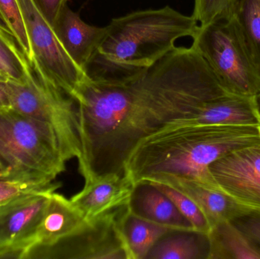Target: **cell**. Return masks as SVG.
<instances>
[{"label": "cell", "instance_id": "6da1fadb", "mask_svg": "<svg viewBox=\"0 0 260 259\" xmlns=\"http://www.w3.org/2000/svg\"><path fill=\"white\" fill-rule=\"evenodd\" d=\"M233 94L191 46L176 47L152 66L120 78H89L79 90L81 155L85 182L124 175L142 140L174 124H186L208 100Z\"/></svg>", "mask_w": 260, "mask_h": 259}, {"label": "cell", "instance_id": "7a4b0ae2", "mask_svg": "<svg viewBox=\"0 0 260 259\" xmlns=\"http://www.w3.org/2000/svg\"><path fill=\"white\" fill-rule=\"evenodd\" d=\"M258 143L260 125H171L135 147L124 174L134 185L164 175L206 181L212 163Z\"/></svg>", "mask_w": 260, "mask_h": 259}, {"label": "cell", "instance_id": "3957f363", "mask_svg": "<svg viewBox=\"0 0 260 259\" xmlns=\"http://www.w3.org/2000/svg\"><path fill=\"white\" fill-rule=\"evenodd\" d=\"M198 25L192 15L168 6L113 18L91 64L101 65L102 69L90 71L88 76L123 77L149 68L175 48L177 40L192 38Z\"/></svg>", "mask_w": 260, "mask_h": 259}, {"label": "cell", "instance_id": "277c9868", "mask_svg": "<svg viewBox=\"0 0 260 259\" xmlns=\"http://www.w3.org/2000/svg\"><path fill=\"white\" fill-rule=\"evenodd\" d=\"M67 160L54 129L11 106L0 108V162L7 176L53 182Z\"/></svg>", "mask_w": 260, "mask_h": 259}, {"label": "cell", "instance_id": "5b68a950", "mask_svg": "<svg viewBox=\"0 0 260 259\" xmlns=\"http://www.w3.org/2000/svg\"><path fill=\"white\" fill-rule=\"evenodd\" d=\"M192 44L224 88L233 94H260V68L230 9L216 21L198 25Z\"/></svg>", "mask_w": 260, "mask_h": 259}, {"label": "cell", "instance_id": "8992f818", "mask_svg": "<svg viewBox=\"0 0 260 259\" xmlns=\"http://www.w3.org/2000/svg\"><path fill=\"white\" fill-rule=\"evenodd\" d=\"M9 106L54 129L67 160L81 155L77 102L40 76L33 67L23 82L7 80Z\"/></svg>", "mask_w": 260, "mask_h": 259}, {"label": "cell", "instance_id": "52a82bcc", "mask_svg": "<svg viewBox=\"0 0 260 259\" xmlns=\"http://www.w3.org/2000/svg\"><path fill=\"white\" fill-rule=\"evenodd\" d=\"M17 1L33 53L30 66L45 80L76 100L79 88L89 76L69 56L31 0Z\"/></svg>", "mask_w": 260, "mask_h": 259}, {"label": "cell", "instance_id": "ba28073f", "mask_svg": "<svg viewBox=\"0 0 260 259\" xmlns=\"http://www.w3.org/2000/svg\"><path fill=\"white\" fill-rule=\"evenodd\" d=\"M86 220L68 237L29 254L43 253L41 258L131 259L120 228L125 205Z\"/></svg>", "mask_w": 260, "mask_h": 259}, {"label": "cell", "instance_id": "9c48e42d", "mask_svg": "<svg viewBox=\"0 0 260 259\" xmlns=\"http://www.w3.org/2000/svg\"><path fill=\"white\" fill-rule=\"evenodd\" d=\"M209 182L250 214L260 216V143L232 152L209 165Z\"/></svg>", "mask_w": 260, "mask_h": 259}, {"label": "cell", "instance_id": "30bf717a", "mask_svg": "<svg viewBox=\"0 0 260 259\" xmlns=\"http://www.w3.org/2000/svg\"><path fill=\"white\" fill-rule=\"evenodd\" d=\"M59 188L31 193L0 206V258H26L50 195Z\"/></svg>", "mask_w": 260, "mask_h": 259}, {"label": "cell", "instance_id": "8fae6325", "mask_svg": "<svg viewBox=\"0 0 260 259\" xmlns=\"http://www.w3.org/2000/svg\"><path fill=\"white\" fill-rule=\"evenodd\" d=\"M142 182L164 184L186 195L200 207L211 228L222 222L234 221L250 214L230 196L206 181L164 175L149 178Z\"/></svg>", "mask_w": 260, "mask_h": 259}, {"label": "cell", "instance_id": "7c38bea8", "mask_svg": "<svg viewBox=\"0 0 260 259\" xmlns=\"http://www.w3.org/2000/svg\"><path fill=\"white\" fill-rule=\"evenodd\" d=\"M53 30L69 56L87 73L106 36L108 27L86 24L67 5Z\"/></svg>", "mask_w": 260, "mask_h": 259}, {"label": "cell", "instance_id": "4fadbf2b", "mask_svg": "<svg viewBox=\"0 0 260 259\" xmlns=\"http://www.w3.org/2000/svg\"><path fill=\"white\" fill-rule=\"evenodd\" d=\"M134 187L125 174L105 175L85 182L70 200L87 220H91L127 204Z\"/></svg>", "mask_w": 260, "mask_h": 259}, {"label": "cell", "instance_id": "5bb4252c", "mask_svg": "<svg viewBox=\"0 0 260 259\" xmlns=\"http://www.w3.org/2000/svg\"><path fill=\"white\" fill-rule=\"evenodd\" d=\"M86 220L70 199L53 192L29 242L26 258L35 249L52 246L68 237Z\"/></svg>", "mask_w": 260, "mask_h": 259}, {"label": "cell", "instance_id": "9a60e30c", "mask_svg": "<svg viewBox=\"0 0 260 259\" xmlns=\"http://www.w3.org/2000/svg\"><path fill=\"white\" fill-rule=\"evenodd\" d=\"M127 207L132 214L153 223L174 231H194L172 201L151 182L135 185Z\"/></svg>", "mask_w": 260, "mask_h": 259}, {"label": "cell", "instance_id": "2e32d148", "mask_svg": "<svg viewBox=\"0 0 260 259\" xmlns=\"http://www.w3.org/2000/svg\"><path fill=\"white\" fill-rule=\"evenodd\" d=\"M208 259H260V247L234 221L212 227L207 234Z\"/></svg>", "mask_w": 260, "mask_h": 259}, {"label": "cell", "instance_id": "e0dca14e", "mask_svg": "<svg viewBox=\"0 0 260 259\" xmlns=\"http://www.w3.org/2000/svg\"><path fill=\"white\" fill-rule=\"evenodd\" d=\"M207 234L195 231H172L153 246L146 259H208Z\"/></svg>", "mask_w": 260, "mask_h": 259}, {"label": "cell", "instance_id": "ac0fdd59", "mask_svg": "<svg viewBox=\"0 0 260 259\" xmlns=\"http://www.w3.org/2000/svg\"><path fill=\"white\" fill-rule=\"evenodd\" d=\"M120 228L131 259H146L148 252L162 237L174 231L134 215L123 208Z\"/></svg>", "mask_w": 260, "mask_h": 259}, {"label": "cell", "instance_id": "d6986e66", "mask_svg": "<svg viewBox=\"0 0 260 259\" xmlns=\"http://www.w3.org/2000/svg\"><path fill=\"white\" fill-rule=\"evenodd\" d=\"M233 13L260 68V0H234Z\"/></svg>", "mask_w": 260, "mask_h": 259}, {"label": "cell", "instance_id": "ffe728a7", "mask_svg": "<svg viewBox=\"0 0 260 259\" xmlns=\"http://www.w3.org/2000/svg\"><path fill=\"white\" fill-rule=\"evenodd\" d=\"M60 186L39 178L0 176V206L18 198Z\"/></svg>", "mask_w": 260, "mask_h": 259}, {"label": "cell", "instance_id": "44dd1931", "mask_svg": "<svg viewBox=\"0 0 260 259\" xmlns=\"http://www.w3.org/2000/svg\"><path fill=\"white\" fill-rule=\"evenodd\" d=\"M30 63L18 44L0 35V71L8 80L23 82L27 77Z\"/></svg>", "mask_w": 260, "mask_h": 259}, {"label": "cell", "instance_id": "7402d4cb", "mask_svg": "<svg viewBox=\"0 0 260 259\" xmlns=\"http://www.w3.org/2000/svg\"><path fill=\"white\" fill-rule=\"evenodd\" d=\"M151 183L155 185L163 192L177 207L182 215L191 224L194 231L207 234L210 231L211 225L200 207L186 195L178 190L160 183Z\"/></svg>", "mask_w": 260, "mask_h": 259}, {"label": "cell", "instance_id": "603a6c76", "mask_svg": "<svg viewBox=\"0 0 260 259\" xmlns=\"http://www.w3.org/2000/svg\"><path fill=\"white\" fill-rule=\"evenodd\" d=\"M0 14L7 23L21 53L31 65L33 53L18 1L0 0Z\"/></svg>", "mask_w": 260, "mask_h": 259}, {"label": "cell", "instance_id": "cb8c5ba5", "mask_svg": "<svg viewBox=\"0 0 260 259\" xmlns=\"http://www.w3.org/2000/svg\"><path fill=\"white\" fill-rule=\"evenodd\" d=\"M231 4L232 0H194L192 16L199 25H207L222 17Z\"/></svg>", "mask_w": 260, "mask_h": 259}, {"label": "cell", "instance_id": "d4e9b609", "mask_svg": "<svg viewBox=\"0 0 260 259\" xmlns=\"http://www.w3.org/2000/svg\"><path fill=\"white\" fill-rule=\"evenodd\" d=\"M44 19L54 27L61 12L67 5L68 0H31Z\"/></svg>", "mask_w": 260, "mask_h": 259}, {"label": "cell", "instance_id": "484cf974", "mask_svg": "<svg viewBox=\"0 0 260 259\" xmlns=\"http://www.w3.org/2000/svg\"><path fill=\"white\" fill-rule=\"evenodd\" d=\"M234 222L260 247V216L247 214Z\"/></svg>", "mask_w": 260, "mask_h": 259}, {"label": "cell", "instance_id": "4316f807", "mask_svg": "<svg viewBox=\"0 0 260 259\" xmlns=\"http://www.w3.org/2000/svg\"><path fill=\"white\" fill-rule=\"evenodd\" d=\"M0 35L4 36V38H8V39L15 41L16 42L12 31H11L9 26H8L7 23L6 22L1 14H0Z\"/></svg>", "mask_w": 260, "mask_h": 259}, {"label": "cell", "instance_id": "83f0119b", "mask_svg": "<svg viewBox=\"0 0 260 259\" xmlns=\"http://www.w3.org/2000/svg\"><path fill=\"white\" fill-rule=\"evenodd\" d=\"M5 81L6 80L0 79V108L9 106V98L5 88Z\"/></svg>", "mask_w": 260, "mask_h": 259}, {"label": "cell", "instance_id": "f1b7e54d", "mask_svg": "<svg viewBox=\"0 0 260 259\" xmlns=\"http://www.w3.org/2000/svg\"><path fill=\"white\" fill-rule=\"evenodd\" d=\"M8 173H9V170L0 162V176H7Z\"/></svg>", "mask_w": 260, "mask_h": 259}, {"label": "cell", "instance_id": "f546056e", "mask_svg": "<svg viewBox=\"0 0 260 259\" xmlns=\"http://www.w3.org/2000/svg\"><path fill=\"white\" fill-rule=\"evenodd\" d=\"M256 106H257L258 115H259V118L260 120V94L257 97H256Z\"/></svg>", "mask_w": 260, "mask_h": 259}, {"label": "cell", "instance_id": "4dcf8cb0", "mask_svg": "<svg viewBox=\"0 0 260 259\" xmlns=\"http://www.w3.org/2000/svg\"><path fill=\"white\" fill-rule=\"evenodd\" d=\"M0 79H3V80L6 81L8 80L7 78L6 77V76H5L1 71H0Z\"/></svg>", "mask_w": 260, "mask_h": 259}, {"label": "cell", "instance_id": "1f68e13d", "mask_svg": "<svg viewBox=\"0 0 260 259\" xmlns=\"http://www.w3.org/2000/svg\"><path fill=\"white\" fill-rule=\"evenodd\" d=\"M233 1H234V0H232V2H233Z\"/></svg>", "mask_w": 260, "mask_h": 259}]
</instances>
